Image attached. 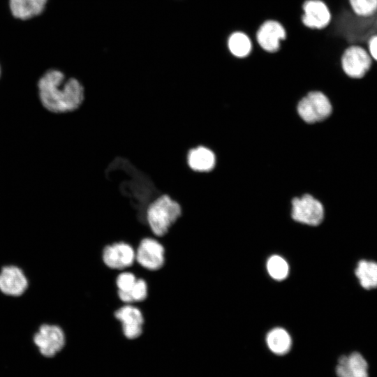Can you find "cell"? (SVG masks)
<instances>
[{"mask_svg": "<svg viewBox=\"0 0 377 377\" xmlns=\"http://www.w3.org/2000/svg\"><path fill=\"white\" fill-rule=\"evenodd\" d=\"M38 92L43 106L50 112L64 113L77 110L84 99L82 84L75 78H66L58 70L47 71L39 80Z\"/></svg>", "mask_w": 377, "mask_h": 377, "instance_id": "cell-1", "label": "cell"}, {"mask_svg": "<svg viewBox=\"0 0 377 377\" xmlns=\"http://www.w3.org/2000/svg\"><path fill=\"white\" fill-rule=\"evenodd\" d=\"M182 213L178 201L168 194H161L147 205L145 216L152 235L160 239L168 233Z\"/></svg>", "mask_w": 377, "mask_h": 377, "instance_id": "cell-2", "label": "cell"}, {"mask_svg": "<svg viewBox=\"0 0 377 377\" xmlns=\"http://www.w3.org/2000/svg\"><path fill=\"white\" fill-rule=\"evenodd\" d=\"M32 341L43 355L52 357L65 346L66 334L59 325L44 323L34 333Z\"/></svg>", "mask_w": 377, "mask_h": 377, "instance_id": "cell-3", "label": "cell"}, {"mask_svg": "<svg viewBox=\"0 0 377 377\" xmlns=\"http://www.w3.org/2000/svg\"><path fill=\"white\" fill-rule=\"evenodd\" d=\"M165 263V248L162 242L154 237H145L135 248V263L149 271L160 270Z\"/></svg>", "mask_w": 377, "mask_h": 377, "instance_id": "cell-4", "label": "cell"}, {"mask_svg": "<svg viewBox=\"0 0 377 377\" xmlns=\"http://www.w3.org/2000/svg\"><path fill=\"white\" fill-rule=\"evenodd\" d=\"M101 259L110 269L128 270L135 263V249L126 242H114L103 248Z\"/></svg>", "mask_w": 377, "mask_h": 377, "instance_id": "cell-5", "label": "cell"}, {"mask_svg": "<svg viewBox=\"0 0 377 377\" xmlns=\"http://www.w3.org/2000/svg\"><path fill=\"white\" fill-rule=\"evenodd\" d=\"M297 111L305 122L315 123L329 117L332 112V106L323 93L311 91L300 101Z\"/></svg>", "mask_w": 377, "mask_h": 377, "instance_id": "cell-6", "label": "cell"}, {"mask_svg": "<svg viewBox=\"0 0 377 377\" xmlns=\"http://www.w3.org/2000/svg\"><path fill=\"white\" fill-rule=\"evenodd\" d=\"M286 36V30L281 22L274 19H267L258 27L253 42L263 51L274 54L279 50L281 42Z\"/></svg>", "mask_w": 377, "mask_h": 377, "instance_id": "cell-7", "label": "cell"}, {"mask_svg": "<svg viewBox=\"0 0 377 377\" xmlns=\"http://www.w3.org/2000/svg\"><path fill=\"white\" fill-rule=\"evenodd\" d=\"M341 66L350 78H363L370 70L372 58L369 52L359 45H350L341 56Z\"/></svg>", "mask_w": 377, "mask_h": 377, "instance_id": "cell-8", "label": "cell"}, {"mask_svg": "<svg viewBox=\"0 0 377 377\" xmlns=\"http://www.w3.org/2000/svg\"><path fill=\"white\" fill-rule=\"evenodd\" d=\"M113 316L120 323L122 334L126 339L134 340L143 334L145 318L137 305L123 304L114 310Z\"/></svg>", "mask_w": 377, "mask_h": 377, "instance_id": "cell-9", "label": "cell"}, {"mask_svg": "<svg viewBox=\"0 0 377 377\" xmlns=\"http://www.w3.org/2000/svg\"><path fill=\"white\" fill-rule=\"evenodd\" d=\"M29 286L24 269L15 264L3 265L0 269V293L10 297L23 295Z\"/></svg>", "mask_w": 377, "mask_h": 377, "instance_id": "cell-10", "label": "cell"}, {"mask_svg": "<svg viewBox=\"0 0 377 377\" xmlns=\"http://www.w3.org/2000/svg\"><path fill=\"white\" fill-rule=\"evenodd\" d=\"M292 217L302 223L318 226L324 219V207L319 200L306 194L292 200Z\"/></svg>", "mask_w": 377, "mask_h": 377, "instance_id": "cell-11", "label": "cell"}, {"mask_svg": "<svg viewBox=\"0 0 377 377\" xmlns=\"http://www.w3.org/2000/svg\"><path fill=\"white\" fill-rule=\"evenodd\" d=\"M300 17L304 27L311 30H323L328 27L332 14L323 0H305L302 4Z\"/></svg>", "mask_w": 377, "mask_h": 377, "instance_id": "cell-12", "label": "cell"}, {"mask_svg": "<svg viewBox=\"0 0 377 377\" xmlns=\"http://www.w3.org/2000/svg\"><path fill=\"white\" fill-rule=\"evenodd\" d=\"M336 374L338 377H369L368 364L360 353L353 352L339 358Z\"/></svg>", "mask_w": 377, "mask_h": 377, "instance_id": "cell-13", "label": "cell"}, {"mask_svg": "<svg viewBox=\"0 0 377 377\" xmlns=\"http://www.w3.org/2000/svg\"><path fill=\"white\" fill-rule=\"evenodd\" d=\"M226 47L232 57L237 59H244L251 54L253 43L249 35L243 31L237 30L228 35Z\"/></svg>", "mask_w": 377, "mask_h": 377, "instance_id": "cell-14", "label": "cell"}, {"mask_svg": "<svg viewBox=\"0 0 377 377\" xmlns=\"http://www.w3.org/2000/svg\"><path fill=\"white\" fill-rule=\"evenodd\" d=\"M265 343L272 353L283 356L290 351L293 341L287 330L282 327H274L267 332Z\"/></svg>", "mask_w": 377, "mask_h": 377, "instance_id": "cell-15", "label": "cell"}, {"mask_svg": "<svg viewBox=\"0 0 377 377\" xmlns=\"http://www.w3.org/2000/svg\"><path fill=\"white\" fill-rule=\"evenodd\" d=\"M187 163L191 169L196 172H209L216 163L215 155L212 150L199 146L191 149L187 155Z\"/></svg>", "mask_w": 377, "mask_h": 377, "instance_id": "cell-16", "label": "cell"}, {"mask_svg": "<svg viewBox=\"0 0 377 377\" xmlns=\"http://www.w3.org/2000/svg\"><path fill=\"white\" fill-rule=\"evenodd\" d=\"M47 0H9L13 15L17 19L28 20L40 15Z\"/></svg>", "mask_w": 377, "mask_h": 377, "instance_id": "cell-17", "label": "cell"}, {"mask_svg": "<svg viewBox=\"0 0 377 377\" xmlns=\"http://www.w3.org/2000/svg\"><path fill=\"white\" fill-rule=\"evenodd\" d=\"M354 274L362 288H377V262L367 259L358 260Z\"/></svg>", "mask_w": 377, "mask_h": 377, "instance_id": "cell-18", "label": "cell"}, {"mask_svg": "<svg viewBox=\"0 0 377 377\" xmlns=\"http://www.w3.org/2000/svg\"><path fill=\"white\" fill-rule=\"evenodd\" d=\"M149 286L147 281L142 277H138L137 280L128 292L117 290L119 300L123 304H135L144 302L148 297Z\"/></svg>", "mask_w": 377, "mask_h": 377, "instance_id": "cell-19", "label": "cell"}, {"mask_svg": "<svg viewBox=\"0 0 377 377\" xmlns=\"http://www.w3.org/2000/svg\"><path fill=\"white\" fill-rule=\"evenodd\" d=\"M267 269L272 278L282 280L288 276L289 267L287 262L282 257L274 255L267 260Z\"/></svg>", "mask_w": 377, "mask_h": 377, "instance_id": "cell-20", "label": "cell"}, {"mask_svg": "<svg viewBox=\"0 0 377 377\" xmlns=\"http://www.w3.org/2000/svg\"><path fill=\"white\" fill-rule=\"evenodd\" d=\"M353 11L357 15L369 17L377 11V0H348Z\"/></svg>", "mask_w": 377, "mask_h": 377, "instance_id": "cell-21", "label": "cell"}, {"mask_svg": "<svg viewBox=\"0 0 377 377\" xmlns=\"http://www.w3.org/2000/svg\"><path fill=\"white\" fill-rule=\"evenodd\" d=\"M136 275L131 271L124 270L119 272L115 279V285L117 290L128 292L134 286L136 280Z\"/></svg>", "mask_w": 377, "mask_h": 377, "instance_id": "cell-22", "label": "cell"}, {"mask_svg": "<svg viewBox=\"0 0 377 377\" xmlns=\"http://www.w3.org/2000/svg\"><path fill=\"white\" fill-rule=\"evenodd\" d=\"M368 47L371 57L377 61V35L373 36L369 40Z\"/></svg>", "mask_w": 377, "mask_h": 377, "instance_id": "cell-23", "label": "cell"}, {"mask_svg": "<svg viewBox=\"0 0 377 377\" xmlns=\"http://www.w3.org/2000/svg\"><path fill=\"white\" fill-rule=\"evenodd\" d=\"M0 74H1V70H0Z\"/></svg>", "mask_w": 377, "mask_h": 377, "instance_id": "cell-24", "label": "cell"}]
</instances>
